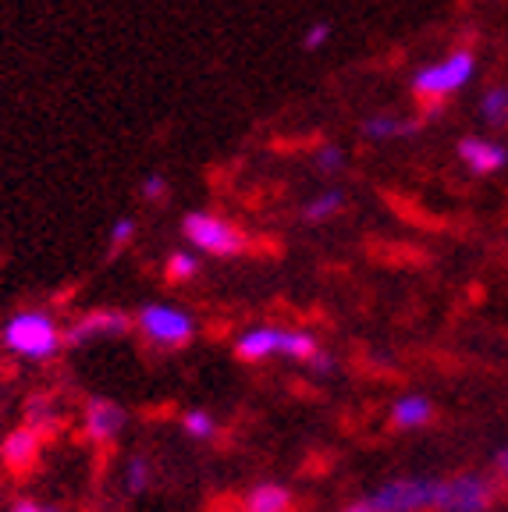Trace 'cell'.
<instances>
[{
  "label": "cell",
  "instance_id": "cell-8",
  "mask_svg": "<svg viewBox=\"0 0 508 512\" xmlns=\"http://www.w3.org/2000/svg\"><path fill=\"white\" fill-rule=\"evenodd\" d=\"M125 427V409L114 406L111 399H89L86 402V434L96 445H111Z\"/></svg>",
  "mask_w": 508,
  "mask_h": 512
},
{
  "label": "cell",
  "instance_id": "cell-13",
  "mask_svg": "<svg viewBox=\"0 0 508 512\" xmlns=\"http://www.w3.org/2000/svg\"><path fill=\"white\" fill-rule=\"evenodd\" d=\"M295 498L281 484H256L246 495V512H292Z\"/></svg>",
  "mask_w": 508,
  "mask_h": 512
},
{
  "label": "cell",
  "instance_id": "cell-23",
  "mask_svg": "<svg viewBox=\"0 0 508 512\" xmlns=\"http://www.w3.org/2000/svg\"><path fill=\"white\" fill-rule=\"evenodd\" d=\"M143 196H146V200H160V196H167V182H164V178H157V175L146 178V182H143Z\"/></svg>",
  "mask_w": 508,
  "mask_h": 512
},
{
  "label": "cell",
  "instance_id": "cell-19",
  "mask_svg": "<svg viewBox=\"0 0 508 512\" xmlns=\"http://www.w3.org/2000/svg\"><path fill=\"white\" fill-rule=\"evenodd\" d=\"M132 232H135V224H132V217H121L118 224L111 228V253H118L121 246H125L128 239H132Z\"/></svg>",
  "mask_w": 508,
  "mask_h": 512
},
{
  "label": "cell",
  "instance_id": "cell-5",
  "mask_svg": "<svg viewBox=\"0 0 508 512\" xmlns=\"http://www.w3.org/2000/svg\"><path fill=\"white\" fill-rule=\"evenodd\" d=\"M437 498V480L427 477H402L388 480L381 491H374V509L377 512H434Z\"/></svg>",
  "mask_w": 508,
  "mask_h": 512
},
{
  "label": "cell",
  "instance_id": "cell-25",
  "mask_svg": "<svg viewBox=\"0 0 508 512\" xmlns=\"http://www.w3.org/2000/svg\"><path fill=\"white\" fill-rule=\"evenodd\" d=\"M342 512H377V509H374V502H370V498H363V502H352V505H345Z\"/></svg>",
  "mask_w": 508,
  "mask_h": 512
},
{
  "label": "cell",
  "instance_id": "cell-22",
  "mask_svg": "<svg viewBox=\"0 0 508 512\" xmlns=\"http://www.w3.org/2000/svg\"><path fill=\"white\" fill-rule=\"evenodd\" d=\"M317 164H320V168H324V171H338V168H342V164H345V153H342V150H334V146H331V150L320 153Z\"/></svg>",
  "mask_w": 508,
  "mask_h": 512
},
{
  "label": "cell",
  "instance_id": "cell-6",
  "mask_svg": "<svg viewBox=\"0 0 508 512\" xmlns=\"http://www.w3.org/2000/svg\"><path fill=\"white\" fill-rule=\"evenodd\" d=\"M139 331H143L150 342L164 345V349H178V345H185L192 338V317L185 310H175V306H146L143 313H139Z\"/></svg>",
  "mask_w": 508,
  "mask_h": 512
},
{
  "label": "cell",
  "instance_id": "cell-1",
  "mask_svg": "<svg viewBox=\"0 0 508 512\" xmlns=\"http://www.w3.org/2000/svg\"><path fill=\"white\" fill-rule=\"evenodd\" d=\"M501 477L491 473H455V477L437 480L434 512H491L501 498Z\"/></svg>",
  "mask_w": 508,
  "mask_h": 512
},
{
  "label": "cell",
  "instance_id": "cell-17",
  "mask_svg": "<svg viewBox=\"0 0 508 512\" xmlns=\"http://www.w3.org/2000/svg\"><path fill=\"white\" fill-rule=\"evenodd\" d=\"M199 274V260L189 253H175V256H167V278L171 281H189Z\"/></svg>",
  "mask_w": 508,
  "mask_h": 512
},
{
  "label": "cell",
  "instance_id": "cell-12",
  "mask_svg": "<svg viewBox=\"0 0 508 512\" xmlns=\"http://www.w3.org/2000/svg\"><path fill=\"white\" fill-rule=\"evenodd\" d=\"M430 416H434L430 399H423V395H405V399H398L395 409H391V424H395L398 431H413V427L430 424Z\"/></svg>",
  "mask_w": 508,
  "mask_h": 512
},
{
  "label": "cell",
  "instance_id": "cell-14",
  "mask_svg": "<svg viewBox=\"0 0 508 512\" xmlns=\"http://www.w3.org/2000/svg\"><path fill=\"white\" fill-rule=\"evenodd\" d=\"M484 121L494 128H508V86H498V89H487L484 93Z\"/></svg>",
  "mask_w": 508,
  "mask_h": 512
},
{
  "label": "cell",
  "instance_id": "cell-27",
  "mask_svg": "<svg viewBox=\"0 0 508 512\" xmlns=\"http://www.w3.org/2000/svg\"><path fill=\"white\" fill-rule=\"evenodd\" d=\"M228 512H246V509H228Z\"/></svg>",
  "mask_w": 508,
  "mask_h": 512
},
{
  "label": "cell",
  "instance_id": "cell-15",
  "mask_svg": "<svg viewBox=\"0 0 508 512\" xmlns=\"http://www.w3.org/2000/svg\"><path fill=\"white\" fill-rule=\"evenodd\" d=\"M420 121H398V118H374L363 125V136L370 139H395V136H413Z\"/></svg>",
  "mask_w": 508,
  "mask_h": 512
},
{
  "label": "cell",
  "instance_id": "cell-28",
  "mask_svg": "<svg viewBox=\"0 0 508 512\" xmlns=\"http://www.w3.org/2000/svg\"><path fill=\"white\" fill-rule=\"evenodd\" d=\"M47 512H57V509H47Z\"/></svg>",
  "mask_w": 508,
  "mask_h": 512
},
{
  "label": "cell",
  "instance_id": "cell-24",
  "mask_svg": "<svg viewBox=\"0 0 508 512\" xmlns=\"http://www.w3.org/2000/svg\"><path fill=\"white\" fill-rule=\"evenodd\" d=\"M494 470H498V477L508 484V448H501L498 459H494Z\"/></svg>",
  "mask_w": 508,
  "mask_h": 512
},
{
  "label": "cell",
  "instance_id": "cell-11",
  "mask_svg": "<svg viewBox=\"0 0 508 512\" xmlns=\"http://www.w3.org/2000/svg\"><path fill=\"white\" fill-rule=\"evenodd\" d=\"M281 338H285V331L278 328H256L239 338L235 352H239L242 363H263L270 356H281Z\"/></svg>",
  "mask_w": 508,
  "mask_h": 512
},
{
  "label": "cell",
  "instance_id": "cell-9",
  "mask_svg": "<svg viewBox=\"0 0 508 512\" xmlns=\"http://www.w3.org/2000/svg\"><path fill=\"white\" fill-rule=\"evenodd\" d=\"M40 441H43V431L25 424L22 431L8 434V441L0 448V459H4V466H8L11 473H29L32 466H36V456H40Z\"/></svg>",
  "mask_w": 508,
  "mask_h": 512
},
{
  "label": "cell",
  "instance_id": "cell-7",
  "mask_svg": "<svg viewBox=\"0 0 508 512\" xmlns=\"http://www.w3.org/2000/svg\"><path fill=\"white\" fill-rule=\"evenodd\" d=\"M132 331V317L125 310H89L82 320H75L72 328L64 331V345H89L93 338H118Z\"/></svg>",
  "mask_w": 508,
  "mask_h": 512
},
{
  "label": "cell",
  "instance_id": "cell-18",
  "mask_svg": "<svg viewBox=\"0 0 508 512\" xmlns=\"http://www.w3.org/2000/svg\"><path fill=\"white\" fill-rule=\"evenodd\" d=\"M185 431H189L192 438H214V420H210L207 413H189L185 416Z\"/></svg>",
  "mask_w": 508,
  "mask_h": 512
},
{
  "label": "cell",
  "instance_id": "cell-20",
  "mask_svg": "<svg viewBox=\"0 0 508 512\" xmlns=\"http://www.w3.org/2000/svg\"><path fill=\"white\" fill-rule=\"evenodd\" d=\"M327 36H331V25H327V22L313 25V29L306 32V40H302V47H306V50H320L327 43Z\"/></svg>",
  "mask_w": 508,
  "mask_h": 512
},
{
  "label": "cell",
  "instance_id": "cell-21",
  "mask_svg": "<svg viewBox=\"0 0 508 512\" xmlns=\"http://www.w3.org/2000/svg\"><path fill=\"white\" fill-rule=\"evenodd\" d=\"M146 477H150L146 463H143V459H135L132 470H128V488H132V491H143L146 488Z\"/></svg>",
  "mask_w": 508,
  "mask_h": 512
},
{
  "label": "cell",
  "instance_id": "cell-2",
  "mask_svg": "<svg viewBox=\"0 0 508 512\" xmlns=\"http://www.w3.org/2000/svg\"><path fill=\"white\" fill-rule=\"evenodd\" d=\"M0 338H4V349H11L15 356H25V360H50L64 345V335L57 331V324L40 310H25L18 317H11Z\"/></svg>",
  "mask_w": 508,
  "mask_h": 512
},
{
  "label": "cell",
  "instance_id": "cell-3",
  "mask_svg": "<svg viewBox=\"0 0 508 512\" xmlns=\"http://www.w3.org/2000/svg\"><path fill=\"white\" fill-rule=\"evenodd\" d=\"M473 72H477L473 54H469V50H455L445 61L430 64V68L413 75V93L423 104H437V100H448L452 93H459V89L473 79Z\"/></svg>",
  "mask_w": 508,
  "mask_h": 512
},
{
  "label": "cell",
  "instance_id": "cell-26",
  "mask_svg": "<svg viewBox=\"0 0 508 512\" xmlns=\"http://www.w3.org/2000/svg\"><path fill=\"white\" fill-rule=\"evenodd\" d=\"M11 512H47V509H40V505H36V502H18Z\"/></svg>",
  "mask_w": 508,
  "mask_h": 512
},
{
  "label": "cell",
  "instance_id": "cell-10",
  "mask_svg": "<svg viewBox=\"0 0 508 512\" xmlns=\"http://www.w3.org/2000/svg\"><path fill=\"white\" fill-rule=\"evenodd\" d=\"M459 157L469 171H477V175H494L508 164V150L501 143H491V139H480V136H466L459 143Z\"/></svg>",
  "mask_w": 508,
  "mask_h": 512
},
{
  "label": "cell",
  "instance_id": "cell-4",
  "mask_svg": "<svg viewBox=\"0 0 508 512\" xmlns=\"http://www.w3.org/2000/svg\"><path fill=\"white\" fill-rule=\"evenodd\" d=\"M182 232L199 253H210V256H239L249 249V239L239 224L224 221L217 214H203V210L199 214H185Z\"/></svg>",
  "mask_w": 508,
  "mask_h": 512
},
{
  "label": "cell",
  "instance_id": "cell-16",
  "mask_svg": "<svg viewBox=\"0 0 508 512\" xmlns=\"http://www.w3.org/2000/svg\"><path fill=\"white\" fill-rule=\"evenodd\" d=\"M342 210V192H324V196H317V200L306 203V210H302V217L306 221H327V217H334Z\"/></svg>",
  "mask_w": 508,
  "mask_h": 512
}]
</instances>
